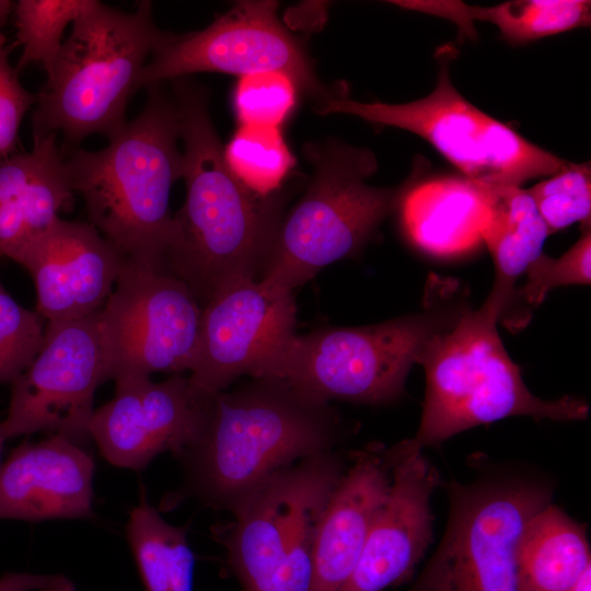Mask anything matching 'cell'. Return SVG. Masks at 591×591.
Instances as JSON below:
<instances>
[{
  "mask_svg": "<svg viewBox=\"0 0 591 591\" xmlns=\"http://www.w3.org/2000/svg\"><path fill=\"white\" fill-rule=\"evenodd\" d=\"M345 429L331 403L281 379H253L215 395L198 441L176 456L183 480L159 510L187 500L234 515L278 472L336 450Z\"/></svg>",
  "mask_w": 591,
  "mask_h": 591,
  "instance_id": "obj_1",
  "label": "cell"
},
{
  "mask_svg": "<svg viewBox=\"0 0 591 591\" xmlns=\"http://www.w3.org/2000/svg\"><path fill=\"white\" fill-rule=\"evenodd\" d=\"M170 82L184 147L186 195L173 215L164 266L204 308L224 287L259 275L282 218L283 198L259 197L229 171L206 88L188 77Z\"/></svg>",
  "mask_w": 591,
  "mask_h": 591,
  "instance_id": "obj_2",
  "label": "cell"
},
{
  "mask_svg": "<svg viewBox=\"0 0 591 591\" xmlns=\"http://www.w3.org/2000/svg\"><path fill=\"white\" fill-rule=\"evenodd\" d=\"M147 90L142 111L108 146L60 151L89 222L126 259L164 265L173 233L171 192L182 178L179 120L163 83Z\"/></svg>",
  "mask_w": 591,
  "mask_h": 591,
  "instance_id": "obj_3",
  "label": "cell"
},
{
  "mask_svg": "<svg viewBox=\"0 0 591 591\" xmlns=\"http://www.w3.org/2000/svg\"><path fill=\"white\" fill-rule=\"evenodd\" d=\"M170 35L153 22L150 1L125 12L94 0L71 24L36 94L33 138L59 132L61 150L79 148L91 135L113 139L127 124V104L148 56Z\"/></svg>",
  "mask_w": 591,
  "mask_h": 591,
  "instance_id": "obj_4",
  "label": "cell"
},
{
  "mask_svg": "<svg viewBox=\"0 0 591 591\" xmlns=\"http://www.w3.org/2000/svg\"><path fill=\"white\" fill-rule=\"evenodd\" d=\"M502 305L488 296L478 310H464L437 334L418 359L426 372L419 428L412 439L420 448L439 445L470 428L507 417L582 420L589 405L564 396H535L507 354L497 331Z\"/></svg>",
  "mask_w": 591,
  "mask_h": 591,
  "instance_id": "obj_5",
  "label": "cell"
},
{
  "mask_svg": "<svg viewBox=\"0 0 591 591\" xmlns=\"http://www.w3.org/2000/svg\"><path fill=\"white\" fill-rule=\"evenodd\" d=\"M313 174L303 196L282 216L260 268V279L293 291L323 268L356 255L394 212L408 179L375 187L374 153L328 140L305 146Z\"/></svg>",
  "mask_w": 591,
  "mask_h": 591,
  "instance_id": "obj_6",
  "label": "cell"
},
{
  "mask_svg": "<svg viewBox=\"0 0 591 591\" xmlns=\"http://www.w3.org/2000/svg\"><path fill=\"white\" fill-rule=\"evenodd\" d=\"M463 311L428 304L424 312L379 324L293 333L263 357L252 379L286 380L327 403H390L404 392L406 376L429 341Z\"/></svg>",
  "mask_w": 591,
  "mask_h": 591,
  "instance_id": "obj_7",
  "label": "cell"
},
{
  "mask_svg": "<svg viewBox=\"0 0 591 591\" xmlns=\"http://www.w3.org/2000/svg\"><path fill=\"white\" fill-rule=\"evenodd\" d=\"M345 470L337 450L303 457L210 528L243 591H310L317 529Z\"/></svg>",
  "mask_w": 591,
  "mask_h": 591,
  "instance_id": "obj_8",
  "label": "cell"
},
{
  "mask_svg": "<svg viewBox=\"0 0 591 591\" xmlns=\"http://www.w3.org/2000/svg\"><path fill=\"white\" fill-rule=\"evenodd\" d=\"M553 490L541 473L508 465L452 480L444 535L412 591H518L520 536Z\"/></svg>",
  "mask_w": 591,
  "mask_h": 591,
  "instance_id": "obj_9",
  "label": "cell"
},
{
  "mask_svg": "<svg viewBox=\"0 0 591 591\" xmlns=\"http://www.w3.org/2000/svg\"><path fill=\"white\" fill-rule=\"evenodd\" d=\"M444 57L434 89L422 99L402 104L363 103L337 92L315 111L321 115L349 114L416 134L457 167L463 177L476 183L521 186L549 176L569 162L470 103L453 85L449 56Z\"/></svg>",
  "mask_w": 591,
  "mask_h": 591,
  "instance_id": "obj_10",
  "label": "cell"
},
{
  "mask_svg": "<svg viewBox=\"0 0 591 591\" xmlns=\"http://www.w3.org/2000/svg\"><path fill=\"white\" fill-rule=\"evenodd\" d=\"M202 306L187 285L164 265L125 259L116 285L99 312L106 379L151 378L190 371Z\"/></svg>",
  "mask_w": 591,
  "mask_h": 591,
  "instance_id": "obj_11",
  "label": "cell"
},
{
  "mask_svg": "<svg viewBox=\"0 0 591 591\" xmlns=\"http://www.w3.org/2000/svg\"><path fill=\"white\" fill-rule=\"evenodd\" d=\"M277 9V1H239L201 31L171 33L141 69L136 90L198 72L241 78L279 71L318 104L324 102L335 93L318 80L303 44L280 23Z\"/></svg>",
  "mask_w": 591,
  "mask_h": 591,
  "instance_id": "obj_12",
  "label": "cell"
},
{
  "mask_svg": "<svg viewBox=\"0 0 591 591\" xmlns=\"http://www.w3.org/2000/svg\"><path fill=\"white\" fill-rule=\"evenodd\" d=\"M99 312L47 322L39 351L11 383L8 413L0 422L7 440L37 431L80 445L91 439L94 395L107 381Z\"/></svg>",
  "mask_w": 591,
  "mask_h": 591,
  "instance_id": "obj_13",
  "label": "cell"
},
{
  "mask_svg": "<svg viewBox=\"0 0 591 591\" xmlns=\"http://www.w3.org/2000/svg\"><path fill=\"white\" fill-rule=\"evenodd\" d=\"M115 384L114 397L94 410L89 425L90 438L111 464L140 471L163 452L178 456L201 437L215 395L188 376Z\"/></svg>",
  "mask_w": 591,
  "mask_h": 591,
  "instance_id": "obj_14",
  "label": "cell"
},
{
  "mask_svg": "<svg viewBox=\"0 0 591 591\" xmlns=\"http://www.w3.org/2000/svg\"><path fill=\"white\" fill-rule=\"evenodd\" d=\"M293 291L263 279L233 282L202 308L198 349L189 380L216 395L255 368L277 344L294 333Z\"/></svg>",
  "mask_w": 591,
  "mask_h": 591,
  "instance_id": "obj_15",
  "label": "cell"
},
{
  "mask_svg": "<svg viewBox=\"0 0 591 591\" xmlns=\"http://www.w3.org/2000/svg\"><path fill=\"white\" fill-rule=\"evenodd\" d=\"M391 484L358 564L340 591H381L410 578L432 538L439 472L412 439L389 448Z\"/></svg>",
  "mask_w": 591,
  "mask_h": 591,
  "instance_id": "obj_16",
  "label": "cell"
},
{
  "mask_svg": "<svg viewBox=\"0 0 591 591\" xmlns=\"http://www.w3.org/2000/svg\"><path fill=\"white\" fill-rule=\"evenodd\" d=\"M125 259L90 222L59 218L14 262L33 279L37 313L60 322L99 312Z\"/></svg>",
  "mask_w": 591,
  "mask_h": 591,
  "instance_id": "obj_17",
  "label": "cell"
},
{
  "mask_svg": "<svg viewBox=\"0 0 591 591\" xmlns=\"http://www.w3.org/2000/svg\"><path fill=\"white\" fill-rule=\"evenodd\" d=\"M94 460L59 434L25 441L0 465V519L93 518Z\"/></svg>",
  "mask_w": 591,
  "mask_h": 591,
  "instance_id": "obj_18",
  "label": "cell"
},
{
  "mask_svg": "<svg viewBox=\"0 0 591 591\" xmlns=\"http://www.w3.org/2000/svg\"><path fill=\"white\" fill-rule=\"evenodd\" d=\"M389 448L354 451L320 522L310 591H340L354 572L391 484Z\"/></svg>",
  "mask_w": 591,
  "mask_h": 591,
  "instance_id": "obj_19",
  "label": "cell"
},
{
  "mask_svg": "<svg viewBox=\"0 0 591 591\" xmlns=\"http://www.w3.org/2000/svg\"><path fill=\"white\" fill-rule=\"evenodd\" d=\"M73 194L56 134L0 160V255L15 260L71 209Z\"/></svg>",
  "mask_w": 591,
  "mask_h": 591,
  "instance_id": "obj_20",
  "label": "cell"
},
{
  "mask_svg": "<svg viewBox=\"0 0 591 591\" xmlns=\"http://www.w3.org/2000/svg\"><path fill=\"white\" fill-rule=\"evenodd\" d=\"M396 210L409 240L436 256L472 250L482 242L487 218L477 184L456 176L421 183L413 176Z\"/></svg>",
  "mask_w": 591,
  "mask_h": 591,
  "instance_id": "obj_21",
  "label": "cell"
},
{
  "mask_svg": "<svg viewBox=\"0 0 591 591\" xmlns=\"http://www.w3.org/2000/svg\"><path fill=\"white\" fill-rule=\"evenodd\" d=\"M476 184L487 207L482 242L486 244L496 269L489 296L505 311L517 280L543 254L549 232L528 189L511 185Z\"/></svg>",
  "mask_w": 591,
  "mask_h": 591,
  "instance_id": "obj_22",
  "label": "cell"
},
{
  "mask_svg": "<svg viewBox=\"0 0 591 591\" xmlns=\"http://www.w3.org/2000/svg\"><path fill=\"white\" fill-rule=\"evenodd\" d=\"M591 567L584 526L555 505L525 525L517 547L518 591H569Z\"/></svg>",
  "mask_w": 591,
  "mask_h": 591,
  "instance_id": "obj_23",
  "label": "cell"
},
{
  "mask_svg": "<svg viewBox=\"0 0 591 591\" xmlns=\"http://www.w3.org/2000/svg\"><path fill=\"white\" fill-rule=\"evenodd\" d=\"M392 3L448 19L470 36L474 32L472 22H488L512 44H525L586 27L591 22V2L587 0H512L491 7L468 5L461 1Z\"/></svg>",
  "mask_w": 591,
  "mask_h": 591,
  "instance_id": "obj_24",
  "label": "cell"
},
{
  "mask_svg": "<svg viewBox=\"0 0 591 591\" xmlns=\"http://www.w3.org/2000/svg\"><path fill=\"white\" fill-rule=\"evenodd\" d=\"M189 525H172L141 493L126 524V537L144 591H193L195 557L187 534Z\"/></svg>",
  "mask_w": 591,
  "mask_h": 591,
  "instance_id": "obj_25",
  "label": "cell"
},
{
  "mask_svg": "<svg viewBox=\"0 0 591 591\" xmlns=\"http://www.w3.org/2000/svg\"><path fill=\"white\" fill-rule=\"evenodd\" d=\"M223 158L233 176L259 197L278 194L296 165L280 128L266 125H240Z\"/></svg>",
  "mask_w": 591,
  "mask_h": 591,
  "instance_id": "obj_26",
  "label": "cell"
},
{
  "mask_svg": "<svg viewBox=\"0 0 591 591\" xmlns=\"http://www.w3.org/2000/svg\"><path fill=\"white\" fill-rule=\"evenodd\" d=\"M94 0H20L15 3L16 38L23 50L19 72L39 63L46 73L51 69L63 44V33Z\"/></svg>",
  "mask_w": 591,
  "mask_h": 591,
  "instance_id": "obj_27",
  "label": "cell"
},
{
  "mask_svg": "<svg viewBox=\"0 0 591 591\" xmlns=\"http://www.w3.org/2000/svg\"><path fill=\"white\" fill-rule=\"evenodd\" d=\"M549 234L576 222L590 229L591 164L568 162L561 170L528 188Z\"/></svg>",
  "mask_w": 591,
  "mask_h": 591,
  "instance_id": "obj_28",
  "label": "cell"
},
{
  "mask_svg": "<svg viewBox=\"0 0 591 591\" xmlns=\"http://www.w3.org/2000/svg\"><path fill=\"white\" fill-rule=\"evenodd\" d=\"M299 88L287 73L257 72L241 77L233 92L240 125L279 127L294 111Z\"/></svg>",
  "mask_w": 591,
  "mask_h": 591,
  "instance_id": "obj_29",
  "label": "cell"
},
{
  "mask_svg": "<svg viewBox=\"0 0 591 591\" xmlns=\"http://www.w3.org/2000/svg\"><path fill=\"white\" fill-rule=\"evenodd\" d=\"M39 314L20 305L0 282V384L12 383L44 340Z\"/></svg>",
  "mask_w": 591,
  "mask_h": 591,
  "instance_id": "obj_30",
  "label": "cell"
},
{
  "mask_svg": "<svg viewBox=\"0 0 591 591\" xmlns=\"http://www.w3.org/2000/svg\"><path fill=\"white\" fill-rule=\"evenodd\" d=\"M526 282L519 294L531 305H538L547 293L563 286L590 285L591 233L584 229L580 239L560 257L544 253L526 269Z\"/></svg>",
  "mask_w": 591,
  "mask_h": 591,
  "instance_id": "obj_31",
  "label": "cell"
},
{
  "mask_svg": "<svg viewBox=\"0 0 591 591\" xmlns=\"http://www.w3.org/2000/svg\"><path fill=\"white\" fill-rule=\"evenodd\" d=\"M36 103V94L20 82L9 61L5 37L0 33V160L13 154L25 114Z\"/></svg>",
  "mask_w": 591,
  "mask_h": 591,
  "instance_id": "obj_32",
  "label": "cell"
},
{
  "mask_svg": "<svg viewBox=\"0 0 591 591\" xmlns=\"http://www.w3.org/2000/svg\"><path fill=\"white\" fill-rule=\"evenodd\" d=\"M0 591H76L63 575L5 572L0 577Z\"/></svg>",
  "mask_w": 591,
  "mask_h": 591,
  "instance_id": "obj_33",
  "label": "cell"
},
{
  "mask_svg": "<svg viewBox=\"0 0 591 591\" xmlns=\"http://www.w3.org/2000/svg\"><path fill=\"white\" fill-rule=\"evenodd\" d=\"M569 591H591V567H589Z\"/></svg>",
  "mask_w": 591,
  "mask_h": 591,
  "instance_id": "obj_34",
  "label": "cell"
},
{
  "mask_svg": "<svg viewBox=\"0 0 591 591\" xmlns=\"http://www.w3.org/2000/svg\"><path fill=\"white\" fill-rule=\"evenodd\" d=\"M15 3L10 0H0V30L7 24L14 12Z\"/></svg>",
  "mask_w": 591,
  "mask_h": 591,
  "instance_id": "obj_35",
  "label": "cell"
},
{
  "mask_svg": "<svg viewBox=\"0 0 591 591\" xmlns=\"http://www.w3.org/2000/svg\"><path fill=\"white\" fill-rule=\"evenodd\" d=\"M7 441L3 432H2V429L0 427V465H1V453H2V449H3V444L4 442Z\"/></svg>",
  "mask_w": 591,
  "mask_h": 591,
  "instance_id": "obj_36",
  "label": "cell"
}]
</instances>
